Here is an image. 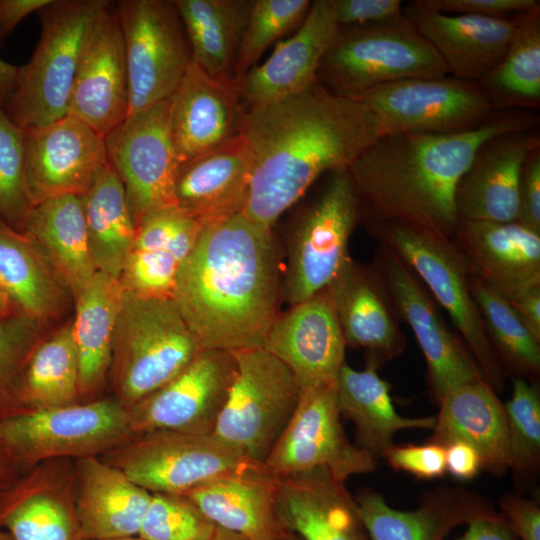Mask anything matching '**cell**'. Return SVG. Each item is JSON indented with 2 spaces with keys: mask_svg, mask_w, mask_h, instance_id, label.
I'll use <instances>...</instances> for the list:
<instances>
[{
  "mask_svg": "<svg viewBox=\"0 0 540 540\" xmlns=\"http://www.w3.org/2000/svg\"><path fill=\"white\" fill-rule=\"evenodd\" d=\"M403 13L434 48L449 75L476 83L503 59L518 16L450 15L428 8L420 0L404 4Z\"/></svg>",
  "mask_w": 540,
  "mask_h": 540,
  "instance_id": "cb8c5ba5",
  "label": "cell"
},
{
  "mask_svg": "<svg viewBox=\"0 0 540 540\" xmlns=\"http://www.w3.org/2000/svg\"><path fill=\"white\" fill-rule=\"evenodd\" d=\"M496 111L540 105V5L517 16L507 51L478 83Z\"/></svg>",
  "mask_w": 540,
  "mask_h": 540,
  "instance_id": "ab89813d",
  "label": "cell"
},
{
  "mask_svg": "<svg viewBox=\"0 0 540 540\" xmlns=\"http://www.w3.org/2000/svg\"><path fill=\"white\" fill-rule=\"evenodd\" d=\"M277 478L326 468L346 481L376 469V458L348 439L335 382L300 390L296 410L264 463Z\"/></svg>",
  "mask_w": 540,
  "mask_h": 540,
  "instance_id": "7c38bea8",
  "label": "cell"
},
{
  "mask_svg": "<svg viewBox=\"0 0 540 540\" xmlns=\"http://www.w3.org/2000/svg\"><path fill=\"white\" fill-rule=\"evenodd\" d=\"M40 321L20 312L0 317V421L23 410L15 407L23 402L22 379ZM11 457L0 444V483L7 475Z\"/></svg>",
  "mask_w": 540,
  "mask_h": 540,
  "instance_id": "7bdbcfd3",
  "label": "cell"
},
{
  "mask_svg": "<svg viewBox=\"0 0 540 540\" xmlns=\"http://www.w3.org/2000/svg\"><path fill=\"white\" fill-rule=\"evenodd\" d=\"M80 490L75 516L84 540L139 534L152 493L113 465L87 457L79 466Z\"/></svg>",
  "mask_w": 540,
  "mask_h": 540,
  "instance_id": "d6a6232c",
  "label": "cell"
},
{
  "mask_svg": "<svg viewBox=\"0 0 540 540\" xmlns=\"http://www.w3.org/2000/svg\"><path fill=\"white\" fill-rule=\"evenodd\" d=\"M510 400L504 405L509 444V468L520 479H528L540 463V393L535 382L513 378Z\"/></svg>",
  "mask_w": 540,
  "mask_h": 540,
  "instance_id": "bcb514c9",
  "label": "cell"
},
{
  "mask_svg": "<svg viewBox=\"0 0 540 540\" xmlns=\"http://www.w3.org/2000/svg\"><path fill=\"white\" fill-rule=\"evenodd\" d=\"M19 67L0 58V110H4L18 79Z\"/></svg>",
  "mask_w": 540,
  "mask_h": 540,
  "instance_id": "91938a15",
  "label": "cell"
},
{
  "mask_svg": "<svg viewBox=\"0 0 540 540\" xmlns=\"http://www.w3.org/2000/svg\"><path fill=\"white\" fill-rule=\"evenodd\" d=\"M0 524L13 540H84L75 512L43 493L18 497L2 506Z\"/></svg>",
  "mask_w": 540,
  "mask_h": 540,
  "instance_id": "ee69618b",
  "label": "cell"
},
{
  "mask_svg": "<svg viewBox=\"0 0 540 540\" xmlns=\"http://www.w3.org/2000/svg\"><path fill=\"white\" fill-rule=\"evenodd\" d=\"M250 189V162L243 136L180 164L175 206L202 228L243 213Z\"/></svg>",
  "mask_w": 540,
  "mask_h": 540,
  "instance_id": "4dcf8cb0",
  "label": "cell"
},
{
  "mask_svg": "<svg viewBox=\"0 0 540 540\" xmlns=\"http://www.w3.org/2000/svg\"><path fill=\"white\" fill-rule=\"evenodd\" d=\"M210 540H248L247 538L227 529L216 527L215 533Z\"/></svg>",
  "mask_w": 540,
  "mask_h": 540,
  "instance_id": "94428289",
  "label": "cell"
},
{
  "mask_svg": "<svg viewBox=\"0 0 540 540\" xmlns=\"http://www.w3.org/2000/svg\"><path fill=\"white\" fill-rule=\"evenodd\" d=\"M78 391L79 363L68 325L31 352L21 395L34 408H50L71 404Z\"/></svg>",
  "mask_w": 540,
  "mask_h": 540,
  "instance_id": "b9f144b4",
  "label": "cell"
},
{
  "mask_svg": "<svg viewBox=\"0 0 540 540\" xmlns=\"http://www.w3.org/2000/svg\"><path fill=\"white\" fill-rule=\"evenodd\" d=\"M446 75L434 48L403 16L379 24L339 26L317 80L337 94L352 96L397 81Z\"/></svg>",
  "mask_w": 540,
  "mask_h": 540,
  "instance_id": "5b68a950",
  "label": "cell"
},
{
  "mask_svg": "<svg viewBox=\"0 0 540 540\" xmlns=\"http://www.w3.org/2000/svg\"><path fill=\"white\" fill-rule=\"evenodd\" d=\"M340 27L379 24L402 18L401 0H331Z\"/></svg>",
  "mask_w": 540,
  "mask_h": 540,
  "instance_id": "f907efd6",
  "label": "cell"
},
{
  "mask_svg": "<svg viewBox=\"0 0 540 540\" xmlns=\"http://www.w3.org/2000/svg\"><path fill=\"white\" fill-rule=\"evenodd\" d=\"M108 540H146V539H143L142 537L137 535V536L122 537V538L108 539Z\"/></svg>",
  "mask_w": 540,
  "mask_h": 540,
  "instance_id": "03108f58",
  "label": "cell"
},
{
  "mask_svg": "<svg viewBox=\"0 0 540 540\" xmlns=\"http://www.w3.org/2000/svg\"><path fill=\"white\" fill-rule=\"evenodd\" d=\"M383 457L395 470H402L418 479H434L446 473L445 447L428 442L423 445H393Z\"/></svg>",
  "mask_w": 540,
  "mask_h": 540,
  "instance_id": "681fc988",
  "label": "cell"
},
{
  "mask_svg": "<svg viewBox=\"0 0 540 540\" xmlns=\"http://www.w3.org/2000/svg\"><path fill=\"white\" fill-rule=\"evenodd\" d=\"M438 403L439 413L428 442L445 447L462 441L478 451L482 469L500 475L509 468L505 407L485 380L461 385Z\"/></svg>",
  "mask_w": 540,
  "mask_h": 540,
  "instance_id": "1f68e13d",
  "label": "cell"
},
{
  "mask_svg": "<svg viewBox=\"0 0 540 540\" xmlns=\"http://www.w3.org/2000/svg\"><path fill=\"white\" fill-rule=\"evenodd\" d=\"M469 285L487 337L505 370L535 381L540 374V339L503 295L472 273Z\"/></svg>",
  "mask_w": 540,
  "mask_h": 540,
  "instance_id": "60d3db41",
  "label": "cell"
},
{
  "mask_svg": "<svg viewBox=\"0 0 540 540\" xmlns=\"http://www.w3.org/2000/svg\"><path fill=\"white\" fill-rule=\"evenodd\" d=\"M499 506L516 537L540 540V508L536 501L507 494L501 498Z\"/></svg>",
  "mask_w": 540,
  "mask_h": 540,
  "instance_id": "db71d44e",
  "label": "cell"
},
{
  "mask_svg": "<svg viewBox=\"0 0 540 540\" xmlns=\"http://www.w3.org/2000/svg\"><path fill=\"white\" fill-rule=\"evenodd\" d=\"M354 498L370 540H445L455 527L495 511L486 497L458 486H439L412 511L390 507L371 490Z\"/></svg>",
  "mask_w": 540,
  "mask_h": 540,
  "instance_id": "f546056e",
  "label": "cell"
},
{
  "mask_svg": "<svg viewBox=\"0 0 540 540\" xmlns=\"http://www.w3.org/2000/svg\"><path fill=\"white\" fill-rule=\"evenodd\" d=\"M255 463L213 433L159 430L127 447L116 467L150 493L184 494Z\"/></svg>",
  "mask_w": 540,
  "mask_h": 540,
  "instance_id": "9a60e30c",
  "label": "cell"
},
{
  "mask_svg": "<svg viewBox=\"0 0 540 540\" xmlns=\"http://www.w3.org/2000/svg\"><path fill=\"white\" fill-rule=\"evenodd\" d=\"M81 200L96 269L119 279L136 226L123 183L110 163Z\"/></svg>",
  "mask_w": 540,
  "mask_h": 540,
  "instance_id": "74e56055",
  "label": "cell"
},
{
  "mask_svg": "<svg viewBox=\"0 0 540 540\" xmlns=\"http://www.w3.org/2000/svg\"><path fill=\"white\" fill-rule=\"evenodd\" d=\"M202 227L176 206L150 212L136 226L119 281L125 291L171 297L179 270Z\"/></svg>",
  "mask_w": 540,
  "mask_h": 540,
  "instance_id": "f1b7e54d",
  "label": "cell"
},
{
  "mask_svg": "<svg viewBox=\"0 0 540 540\" xmlns=\"http://www.w3.org/2000/svg\"><path fill=\"white\" fill-rule=\"evenodd\" d=\"M373 265L397 315L409 324L423 352L434 398L439 402L447 392L461 385L484 380L471 352L448 329L415 272L383 243Z\"/></svg>",
  "mask_w": 540,
  "mask_h": 540,
  "instance_id": "5bb4252c",
  "label": "cell"
},
{
  "mask_svg": "<svg viewBox=\"0 0 540 540\" xmlns=\"http://www.w3.org/2000/svg\"><path fill=\"white\" fill-rule=\"evenodd\" d=\"M540 145L536 127L501 133L486 140L456 190L459 220L515 222L523 162Z\"/></svg>",
  "mask_w": 540,
  "mask_h": 540,
  "instance_id": "603a6c76",
  "label": "cell"
},
{
  "mask_svg": "<svg viewBox=\"0 0 540 540\" xmlns=\"http://www.w3.org/2000/svg\"><path fill=\"white\" fill-rule=\"evenodd\" d=\"M170 112L171 96L128 117L105 137L109 163L123 183L135 226L150 212L175 206L181 163Z\"/></svg>",
  "mask_w": 540,
  "mask_h": 540,
  "instance_id": "4fadbf2b",
  "label": "cell"
},
{
  "mask_svg": "<svg viewBox=\"0 0 540 540\" xmlns=\"http://www.w3.org/2000/svg\"><path fill=\"white\" fill-rule=\"evenodd\" d=\"M14 312H18L13 309L5 296L0 292V317L10 315Z\"/></svg>",
  "mask_w": 540,
  "mask_h": 540,
  "instance_id": "6125c7cd",
  "label": "cell"
},
{
  "mask_svg": "<svg viewBox=\"0 0 540 540\" xmlns=\"http://www.w3.org/2000/svg\"><path fill=\"white\" fill-rule=\"evenodd\" d=\"M106 0H51L38 11L41 34L30 61L19 67L4 112L23 130L69 113L78 68Z\"/></svg>",
  "mask_w": 540,
  "mask_h": 540,
  "instance_id": "277c9868",
  "label": "cell"
},
{
  "mask_svg": "<svg viewBox=\"0 0 540 540\" xmlns=\"http://www.w3.org/2000/svg\"><path fill=\"white\" fill-rule=\"evenodd\" d=\"M345 347L326 288L279 313L262 348L292 371L301 390L335 382Z\"/></svg>",
  "mask_w": 540,
  "mask_h": 540,
  "instance_id": "d6986e66",
  "label": "cell"
},
{
  "mask_svg": "<svg viewBox=\"0 0 540 540\" xmlns=\"http://www.w3.org/2000/svg\"><path fill=\"white\" fill-rule=\"evenodd\" d=\"M346 346L392 360L405 349V337L383 280L374 265L350 258L327 287Z\"/></svg>",
  "mask_w": 540,
  "mask_h": 540,
  "instance_id": "484cf974",
  "label": "cell"
},
{
  "mask_svg": "<svg viewBox=\"0 0 540 540\" xmlns=\"http://www.w3.org/2000/svg\"><path fill=\"white\" fill-rule=\"evenodd\" d=\"M200 350L171 297L124 290L113 354L119 389L128 403L134 405L164 386Z\"/></svg>",
  "mask_w": 540,
  "mask_h": 540,
  "instance_id": "52a82bcc",
  "label": "cell"
},
{
  "mask_svg": "<svg viewBox=\"0 0 540 540\" xmlns=\"http://www.w3.org/2000/svg\"><path fill=\"white\" fill-rule=\"evenodd\" d=\"M366 227L426 284L460 332L484 380L495 391H502L507 371L487 337L471 294L469 266L454 242L398 221Z\"/></svg>",
  "mask_w": 540,
  "mask_h": 540,
  "instance_id": "8992f818",
  "label": "cell"
},
{
  "mask_svg": "<svg viewBox=\"0 0 540 540\" xmlns=\"http://www.w3.org/2000/svg\"><path fill=\"white\" fill-rule=\"evenodd\" d=\"M130 431L128 412L101 400L33 408L0 421V444L18 462L90 452Z\"/></svg>",
  "mask_w": 540,
  "mask_h": 540,
  "instance_id": "2e32d148",
  "label": "cell"
},
{
  "mask_svg": "<svg viewBox=\"0 0 540 540\" xmlns=\"http://www.w3.org/2000/svg\"><path fill=\"white\" fill-rule=\"evenodd\" d=\"M521 319L540 339V286H536L510 301Z\"/></svg>",
  "mask_w": 540,
  "mask_h": 540,
  "instance_id": "680465c9",
  "label": "cell"
},
{
  "mask_svg": "<svg viewBox=\"0 0 540 540\" xmlns=\"http://www.w3.org/2000/svg\"><path fill=\"white\" fill-rule=\"evenodd\" d=\"M129 81L123 38L113 5L99 17L74 82L69 113L106 137L128 116Z\"/></svg>",
  "mask_w": 540,
  "mask_h": 540,
  "instance_id": "7402d4cb",
  "label": "cell"
},
{
  "mask_svg": "<svg viewBox=\"0 0 540 540\" xmlns=\"http://www.w3.org/2000/svg\"><path fill=\"white\" fill-rule=\"evenodd\" d=\"M361 222L348 167L330 172L321 193L297 216L290 231L282 300L289 307L326 289L351 258L348 247Z\"/></svg>",
  "mask_w": 540,
  "mask_h": 540,
  "instance_id": "ba28073f",
  "label": "cell"
},
{
  "mask_svg": "<svg viewBox=\"0 0 540 540\" xmlns=\"http://www.w3.org/2000/svg\"><path fill=\"white\" fill-rule=\"evenodd\" d=\"M59 285L34 244L0 219V292L13 309L41 322L60 307Z\"/></svg>",
  "mask_w": 540,
  "mask_h": 540,
  "instance_id": "f35d334b",
  "label": "cell"
},
{
  "mask_svg": "<svg viewBox=\"0 0 540 540\" xmlns=\"http://www.w3.org/2000/svg\"><path fill=\"white\" fill-rule=\"evenodd\" d=\"M123 294L119 279L97 271L75 296L71 330L79 363V391L94 388L105 376Z\"/></svg>",
  "mask_w": 540,
  "mask_h": 540,
  "instance_id": "8d00e7d4",
  "label": "cell"
},
{
  "mask_svg": "<svg viewBox=\"0 0 540 540\" xmlns=\"http://www.w3.org/2000/svg\"><path fill=\"white\" fill-rule=\"evenodd\" d=\"M348 97L372 110L382 135L465 131L497 112L478 83L451 75L397 81Z\"/></svg>",
  "mask_w": 540,
  "mask_h": 540,
  "instance_id": "8fae6325",
  "label": "cell"
},
{
  "mask_svg": "<svg viewBox=\"0 0 540 540\" xmlns=\"http://www.w3.org/2000/svg\"><path fill=\"white\" fill-rule=\"evenodd\" d=\"M279 540H303V539L300 536H298L297 534H295V533L287 532Z\"/></svg>",
  "mask_w": 540,
  "mask_h": 540,
  "instance_id": "be15d7a7",
  "label": "cell"
},
{
  "mask_svg": "<svg viewBox=\"0 0 540 540\" xmlns=\"http://www.w3.org/2000/svg\"><path fill=\"white\" fill-rule=\"evenodd\" d=\"M216 527L184 494L152 493L138 536L146 540H210Z\"/></svg>",
  "mask_w": 540,
  "mask_h": 540,
  "instance_id": "c3c4849f",
  "label": "cell"
},
{
  "mask_svg": "<svg viewBox=\"0 0 540 540\" xmlns=\"http://www.w3.org/2000/svg\"><path fill=\"white\" fill-rule=\"evenodd\" d=\"M381 135L379 120L367 105L319 81L246 110L242 136L250 189L243 214L273 228L322 174L348 167Z\"/></svg>",
  "mask_w": 540,
  "mask_h": 540,
  "instance_id": "6da1fadb",
  "label": "cell"
},
{
  "mask_svg": "<svg viewBox=\"0 0 540 540\" xmlns=\"http://www.w3.org/2000/svg\"><path fill=\"white\" fill-rule=\"evenodd\" d=\"M311 3L308 0L253 1L236 55V83L257 66L262 54L275 41L302 24Z\"/></svg>",
  "mask_w": 540,
  "mask_h": 540,
  "instance_id": "f6af8a7d",
  "label": "cell"
},
{
  "mask_svg": "<svg viewBox=\"0 0 540 540\" xmlns=\"http://www.w3.org/2000/svg\"><path fill=\"white\" fill-rule=\"evenodd\" d=\"M245 112L236 82L214 78L191 61L171 96V132L180 163L241 137Z\"/></svg>",
  "mask_w": 540,
  "mask_h": 540,
  "instance_id": "ffe728a7",
  "label": "cell"
},
{
  "mask_svg": "<svg viewBox=\"0 0 540 540\" xmlns=\"http://www.w3.org/2000/svg\"><path fill=\"white\" fill-rule=\"evenodd\" d=\"M21 232L74 297L98 271L90 251L81 196L64 195L34 205Z\"/></svg>",
  "mask_w": 540,
  "mask_h": 540,
  "instance_id": "836d02e7",
  "label": "cell"
},
{
  "mask_svg": "<svg viewBox=\"0 0 540 540\" xmlns=\"http://www.w3.org/2000/svg\"><path fill=\"white\" fill-rule=\"evenodd\" d=\"M338 29L332 1H312L296 33L278 44L264 63L252 68L237 83L244 109L278 102L318 81L320 63Z\"/></svg>",
  "mask_w": 540,
  "mask_h": 540,
  "instance_id": "44dd1931",
  "label": "cell"
},
{
  "mask_svg": "<svg viewBox=\"0 0 540 540\" xmlns=\"http://www.w3.org/2000/svg\"><path fill=\"white\" fill-rule=\"evenodd\" d=\"M32 207L25 180V133L0 110V219L21 232Z\"/></svg>",
  "mask_w": 540,
  "mask_h": 540,
  "instance_id": "7dc6e473",
  "label": "cell"
},
{
  "mask_svg": "<svg viewBox=\"0 0 540 540\" xmlns=\"http://www.w3.org/2000/svg\"><path fill=\"white\" fill-rule=\"evenodd\" d=\"M236 370L233 352L200 350L172 380L133 405L130 431L212 434Z\"/></svg>",
  "mask_w": 540,
  "mask_h": 540,
  "instance_id": "e0dca14e",
  "label": "cell"
},
{
  "mask_svg": "<svg viewBox=\"0 0 540 540\" xmlns=\"http://www.w3.org/2000/svg\"><path fill=\"white\" fill-rule=\"evenodd\" d=\"M128 71V117L172 96L192 61L174 0L115 4Z\"/></svg>",
  "mask_w": 540,
  "mask_h": 540,
  "instance_id": "30bf717a",
  "label": "cell"
},
{
  "mask_svg": "<svg viewBox=\"0 0 540 540\" xmlns=\"http://www.w3.org/2000/svg\"><path fill=\"white\" fill-rule=\"evenodd\" d=\"M278 478L255 463L184 493L218 527L248 540H279L287 531L277 513Z\"/></svg>",
  "mask_w": 540,
  "mask_h": 540,
  "instance_id": "83f0119b",
  "label": "cell"
},
{
  "mask_svg": "<svg viewBox=\"0 0 540 540\" xmlns=\"http://www.w3.org/2000/svg\"><path fill=\"white\" fill-rule=\"evenodd\" d=\"M51 0H0V43L28 15L38 12Z\"/></svg>",
  "mask_w": 540,
  "mask_h": 540,
  "instance_id": "6f0895ef",
  "label": "cell"
},
{
  "mask_svg": "<svg viewBox=\"0 0 540 540\" xmlns=\"http://www.w3.org/2000/svg\"><path fill=\"white\" fill-rule=\"evenodd\" d=\"M451 240L470 273L509 301L540 286V234L522 224L460 220Z\"/></svg>",
  "mask_w": 540,
  "mask_h": 540,
  "instance_id": "d4e9b609",
  "label": "cell"
},
{
  "mask_svg": "<svg viewBox=\"0 0 540 540\" xmlns=\"http://www.w3.org/2000/svg\"><path fill=\"white\" fill-rule=\"evenodd\" d=\"M527 110H499L474 129L381 135L349 166L366 225L398 221L452 239L456 190L478 148L491 137L536 127Z\"/></svg>",
  "mask_w": 540,
  "mask_h": 540,
  "instance_id": "3957f363",
  "label": "cell"
},
{
  "mask_svg": "<svg viewBox=\"0 0 540 540\" xmlns=\"http://www.w3.org/2000/svg\"><path fill=\"white\" fill-rule=\"evenodd\" d=\"M437 12L490 18H512L540 5L537 0H420Z\"/></svg>",
  "mask_w": 540,
  "mask_h": 540,
  "instance_id": "816d5d0a",
  "label": "cell"
},
{
  "mask_svg": "<svg viewBox=\"0 0 540 540\" xmlns=\"http://www.w3.org/2000/svg\"><path fill=\"white\" fill-rule=\"evenodd\" d=\"M282 267L273 228L243 213L202 228L171 296L201 350L263 347L280 313Z\"/></svg>",
  "mask_w": 540,
  "mask_h": 540,
  "instance_id": "7a4b0ae2",
  "label": "cell"
},
{
  "mask_svg": "<svg viewBox=\"0 0 540 540\" xmlns=\"http://www.w3.org/2000/svg\"><path fill=\"white\" fill-rule=\"evenodd\" d=\"M237 370L213 434L264 464L300 397L292 371L264 348L233 352Z\"/></svg>",
  "mask_w": 540,
  "mask_h": 540,
  "instance_id": "9c48e42d",
  "label": "cell"
},
{
  "mask_svg": "<svg viewBox=\"0 0 540 540\" xmlns=\"http://www.w3.org/2000/svg\"><path fill=\"white\" fill-rule=\"evenodd\" d=\"M0 540H13L12 536L10 535V533L7 531H3V527L2 525L0 524Z\"/></svg>",
  "mask_w": 540,
  "mask_h": 540,
  "instance_id": "e7e4bbea",
  "label": "cell"
},
{
  "mask_svg": "<svg viewBox=\"0 0 540 540\" xmlns=\"http://www.w3.org/2000/svg\"><path fill=\"white\" fill-rule=\"evenodd\" d=\"M24 133L25 180L33 206L82 196L109 163L105 137L73 115Z\"/></svg>",
  "mask_w": 540,
  "mask_h": 540,
  "instance_id": "ac0fdd59",
  "label": "cell"
},
{
  "mask_svg": "<svg viewBox=\"0 0 540 540\" xmlns=\"http://www.w3.org/2000/svg\"><path fill=\"white\" fill-rule=\"evenodd\" d=\"M370 362L364 370L344 363L335 380L341 415L355 425L359 447L375 458L392 447L394 435L403 429H433L436 417L408 418L395 410L390 384Z\"/></svg>",
  "mask_w": 540,
  "mask_h": 540,
  "instance_id": "e575fe53",
  "label": "cell"
},
{
  "mask_svg": "<svg viewBox=\"0 0 540 540\" xmlns=\"http://www.w3.org/2000/svg\"><path fill=\"white\" fill-rule=\"evenodd\" d=\"M446 472L462 481L472 480L482 469L478 451L471 445L455 441L445 446Z\"/></svg>",
  "mask_w": 540,
  "mask_h": 540,
  "instance_id": "11a10c76",
  "label": "cell"
},
{
  "mask_svg": "<svg viewBox=\"0 0 540 540\" xmlns=\"http://www.w3.org/2000/svg\"><path fill=\"white\" fill-rule=\"evenodd\" d=\"M518 223L540 234V145L526 156L519 179Z\"/></svg>",
  "mask_w": 540,
  "mask_h": 540,
  "instance_id": "f5cc1de1",
  "label": "cell"
},
{
  "mask_svg": "<svg viewBox=\"0 0 540 540\" xmlns=\"http://www.w3.org/2000/svg\"><path fill=\"white\" fill-rule=\"evenodd\" d=\"M277 513L303 540H370L345 481L320 467L278 478Z\"/></svg>",
  "mask_w": 540,
  "mask_h": 540,
  "instance_id": "4316f807",
  "label": "cell"
},
{
  "mask_svg": "<svg viewBox=\"0 0 540 540\" xmlns=\"http://www.w3.org/2000/svg\"><path fill=\"white\" fill-rule=\"evenodd\" d=\"M465 534L453 540H516L501 512L479 516L467 524Z\"/></svg>",
  "mask_w": 540,
  "mask_h": 540,
  "instance_id": "9f6ffc18",
  "label": "cell"
},
{
  "mask_svg": "<svg viewBox=\"0 0 540 540\" xmlns=\"http://www.w3.org/2000/svg\"><path fill=\"white\" fill-rule=\"evenodd\" d=\"M174 1L192 61L214 78L236 82V55L254 0Z\"/></svg>",
  "mask_w": 540,
  "mask_h": 540,
  "instance_id": "d590c367",
  "label": "cell"
}]
</instances>
